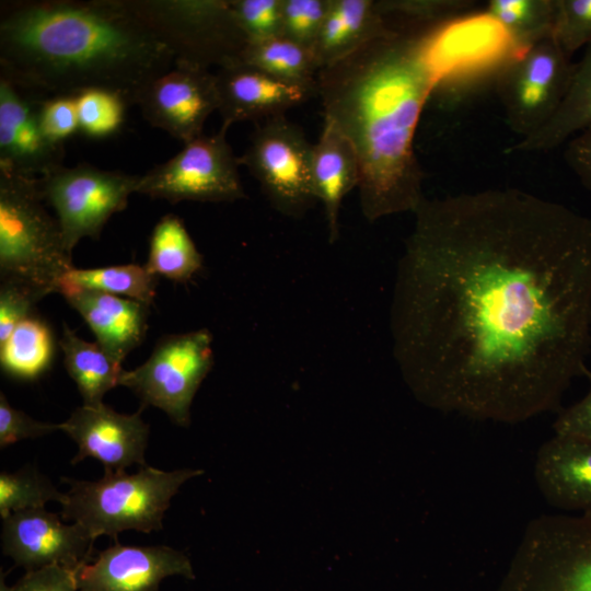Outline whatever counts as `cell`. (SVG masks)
Here are the masks:
<instances>
[{"label": "cell", "instance_id": "6da1fadb", "mask_svg": "<svg viewBox=\"0 0 591 591\" xmlns=\"http://www.w3.org/2000/svg\"><path fill=\"white\" fill-rule=\"evenodd\" d=\"M399 260L393 349L425 405L519 424L591 374V219L519 188L425 198Z\"/></svg>", "mask_w": 591, "mask_h": 591}, {"label": "cell", "instance_id": "7a4b0ae2", "mask_svg": "<svg viewBox=\"0 0 591 591\" xmlns=\"http://www.w3.org/2000/svg\"><path fill=\"white\" fill-rule=\"evenodd\" d=\"M389 21L385 34L321 69L316 78L323 116L356 149L360 207L370 222L414 213L426 198L414 140L439 81L433 37L442 25Z\"/></svg>", "mask_w": 591, "mask_h": 591}, {"label": "cell", "instance_id": "3957f363", "mask_svg": "<svg viewBox=\"0 0 591 591\" xmlns=\"http://www.w3.org/2000/svg\"><path fill=\"white\" fill-rule=\"evenodd\" d=\"M174 66L121 0H18L0 9V76L40 97L102 89L138 105Z\"/></svg>", "mask_w": 591, "mask_h": 591}, {"label": "cell", "instance_id": "277c9868", "mask_svg": "<svg viewBox=\"0 0 591 591\" xmlns=\"http://www.w3.org/2000/svg\"><path fill=\"white\" fill-rule=\"evenodd\" d=\"M38 178L0 171V277L40 298L58 292L73 267L57 218L44 207Z\"/></svg>", "mask_w": 591, "mask_h": 591}, {"label": "cell", "instance_id": "5b68a950", "mask_svg": "<svg viewBox=\"0 0 591 591\" xmlns=\"http://www.w3.org/2000/svg\"><path fill=\"white\" fill-rule=\"evenodd\" d=\"M202 474L198 470L161 471L143 466L135 474L105 470L97 480L63 478L70 485L62 506V520H71L95 541L107 535L117 541L126 530L160 531L164 512L179 487Z\"/></svg>", "mask_w": 591, "mask_h": 591}, {"label": "cell", "instance_id": "8992f818", "mask_svg": "<svg viewBox=\"0 0 591 591\" xmlns=\"http://www.w3.org/2000/svg\"><path fill=\"white\" fill-rule=\"evenodd\" d=\"M173 55L202 69L239 61L248 43L229 0H121Z\"/></svg>", "mask_w": 591, "mask_h": 591}, {"label": "cell", "instance_id": "52a82bcc", "mask_svg": "<svg viewBox=\"0 0 591 591\" xmlns=\"http://www.w3.org/2000/svg\"><path fill=\"white\" fill-rule=\"evenodd\" d=\"M498 591H591V514L532 519Z\"/></svg>", "mask_w": 591, "mask_h": 591}, {"label": "cell", "instance_id": "ba28073f", "mask_svg": "<svg viewBox=\"0 0 591 591\" xmlns=\"http://www.w3.org/2000/svg\"><path fill=\"white\" fill-rule=\"evenodd\" d=\"M211 344L207 329L165 335L141 366L123 371L119 385L131 390L143 406H154L187 427L193 398L213 363Z\"/></svg>", "mask_w": 591, "mask_h": 591}, {"label": "cell", "instance_id": "9c48e42d", "mask_svg": "<svg viewBox=\"0 0 591 591\" xmlns=\"http://www.w3.org/2000/svg\"><path fill=\"white\" fill-rule=\"evenodd\" d=\"M312 150L303 130L282 115L257 124L239 163L258 182L277 211L299 218L317 200Z\"/></svg>", "mask_w": 591, "mask_h": 591}, {"label": "cell", "instance_id": "30bf717a", "mask_svg": "<svg viewBox=\"0 0 591 591\" xmlns=\"http://www.w3.org/2000/svg\"><path fill=\"white\" fill-rule=\"evenodd\" d=\"M228 127L186 143L169 161L140 176L137 193L153 199L231 202L246 197L239 158L227 140Z\"/></svg>", "mask_w": 591, "mask_h": 591}, {"label": "cell", "instance_id": "8fae6325", "mask_svg": "<svg viewBox=\"0 0 591 591\" xmlns=\"http://www.w3.org/2000/svg\"><path fill=\"white\" fill-rule=\"evenodd\" d=\"M140 175L65 165L38 178L45 202L56 212L67 252L83 237L97 240L108 219L123 211L137 193Z\"/></svg>", "mask_w": 591, "mask_h": 591}, {"label": "cell", "instance_id": "7c38bea8", "mask_svg": "<svg viewBox=\"0 0 591 591\" xmlns=\"http://www.w3.org/2000/svg\"><path fill=\"white\" fill-rule=\"evenodd\" d=\"M575 62L551 36L514 55L496 92L509 128L525 138L541 129L564 101Z\"/></svg>", "mask_w": 591, "mask_h": 591}, {"label": "cell", "instance_id": "4fadbf2b", "mask_svg": "<svg viewBox=\"0 0 591 591\" xmlns=\"http://www.w3.org/2000/svg\"><path fill=\"white\" fill-rule=\"evenodd\" d=\"M138 105L152 126L186 143L204 135L207 118L219 109L216 74L174 63L148 85Z\"/></svg>", "mask_w": 591, "mask_h": 591}, {"label": "cell", "instance_id": "5bb4252c", "mask_svg": "<svg viewBox=\"0 0 591 591\" xmlns=\"http://www.w3.org/2000/svg\"><path fill=\"white\" fill-rule=\"evenodd\" d=\"M1 544L3 554L26 571L53 565L77 569L94 556V540L84 528L62 523L45 508L4 518Z\"/></svg>", "mask_w": 591, "mask_h": 591}, {"label": "cell", "instance_id": "9a60e30c", "mask_svg": "<svg viewBox=\"0 0 591 591\" xmlns=\"http://www.w3.org/2000/svg\"><path fill=\"white\" fill-rule=\"evenodd\" d=\"M43 100L0 76L1 172L40 178L63 165V144L50 141L40 125Z\"/></svg>", "mask_w": 591, "mask_h": 591}, {"label": "cell", "instance_id": "2e32d148", "mask_svg": "<svg viewBox=\"0 0 591 591\" xmlns=\"http://www.w3.org/2000/svg\"><path fill=\"white\" fill-rule=\"evenodd\" d=\"M76 578L80 591H159L171 576L194 579L188 557L172 547L114 545L80 565Z\"/></svg>", "mask_w": 591, "mask_h": 591}, {"label": "cell", "instance_id": "e0dca14e", "mask_svg": "<svg viewBox=\"0 0 591 591\" xmlns=\"http://www.w3.org/2000/svg\"><path fill=\"white\" fill-rule=\"evenodd\" d=\"M141 410L119 414L103 403L76 408L66 421L59 424V429L79 448L71 463L93 457L105 470L112 471H125L134 464L147 466L144 452L149 426L142 420Z\"/></svg>", "mask_w": 591, "mask_h": 591}, {"label": "cell", "instance_id": "ac0fdd59", "mask_svg": "<svg viewBox=\"0 0 591 591\" xmlns=\"http://www.w3.org/2000/svg\"><path fill=\"white\" fill-rule=\"evenodd\" d=\"M222 125L239 121L260 123L286 115L312 96L317 88L290 83L242 61L228 63L215 73Z\"/></svg>", "mask_w": 591, "mask_h": 591}, {"label": "cell", "instance_id": "d6986e66", "mask_svg": "<svg viewBox=\"0 0 591 591\" xmlns=\"http://www.w3.org/2000/svg\"><path fill=\"white\" fill-rule=\"evenodd\" d=\"M534 479L548 505L591 514V441L554 434L537 450Z\"/></svg>", "mask_w": 591, "mask_h": 591}, {"label": "cell", "instance_id": "ffe728a7", "mask_svg": "<svg viewBox=\"0 0 591 591\" xmlns=\"http://www.w3.org/2000/svg\"><path fill=\"white\" fill-rule=\"evenodd\" d=\"M59 293L82 316L97 345L116 363L121 364L144 339L149 304L92 290L69 288Z\"/></svg>", "mask_w": 591, "mask_h": 591}, {"label": "cell", "instance_id": "44dd1931", "mask_svg": "<svg viewBox=\"0 0 591 591\" xmlns=\"http://www.w3.org/2000/svg\"><path fill=\"white\" fill-rule=\"evenodd\" d=\"M312 181L315 197L325 210L328 240L339 237V211L344 197L360 182L355 147L343 131L324 117L321 135L312 150Z\"/></svg>", "mask_w": 591, "mask_h": 591}, {"label": "cell", "instance_id": "7402d4cb", "mask_svg": "<svg viewBox=\"0 0 591 591\" xmlns=\"http://www.w3.org/2000/svg\"><path fill=\"white\" fill-rule=\"evenodd\" d=\"M389 28L390 21L378 0H331L312 49L318 71L385 34Z\"/></svg>", "mask_w": 591, "mask_h": 591}, {"label": "cell", "instance_id": "603a6c76", "mask_svg": "<svg viewBox=\"0 0 591 591\" xmlns=\"http://www.w3.org/2000/svg\"><path fill=\"white\" fill-rule=\"evenodd\" d=\"M591 125V46L576 62L570 85L555 115L534 134L519 139L509 152L554 150Z\"/></svg>", "mask_w": 591, "mask_h": 591}, {"label": "cell", "instance_id": "cb8c5ba5", "mask_svg": "<svg viewBox=\"0 0 591 591\" xmlns=\"http://www.w3.org/2000/svg\"><path fill=\"white\" fill-rule=\"evenodd\" d=\"M59 347L63 354L65 368L74 381L85 406H97L104 395L119 385L124 371L121 364L111 359L97 343L79 337L63 324Z\"/></svg>", "mask_w": 591, "mask_h": 591}, {"label": "cell", "instance_id": "d4e9b609", "mask_svg": "<svg viewBox=\"0 0 591 591\" xmlns=\"http://www.w3.org/2000/svg\"><path fill=\"white\" fill-rule=\"evenodd\" d=\"M144 267L157 277L181 283L189 281L202 268V256L181 218L169 213L157 222Z\"/></svg>", "mask_w": 591, "mask_h": 591}, {"label": "cell", "instance_id": "484cf974", "mask_svg": "<svg viewBox=\"0 0 591 591\" xmlns=\"http://www.w3.org/2000/svg\"><path fill=\"white\" fill-rule=\"evenodd\" d=\"M55 339L48 323L37 313L22 321L0 345L2 371L12 379L34 381L51 367Z\"/></svg>", "mask_w": 591, "mask_h": 591}, {"label": "cell", "instance_id": "4316f807", "mask_svg": "<svg viewBox=\"0 0 591 591\" xmlns=\"http://www.w3.org/2000/svg\"><path fill=\"white\" fill-rule=\"evenodd\" d=\"M483 14L507 35L517 53L552 36L556 0H489Z\"/></svg>", "mask_w": 591, "mask_h": 591}, {"label": "cell", "instance_id": "83f0119b", "mask_svg": "<svg viewBox=\"0 0 591 591\" xmlns=\"http://www.w3.org/2000/svg\"><path fill=\"white\" fill-rule=\"evenodd\" d=\"M158 277L137 264L97 268L72 267L61 279L58 293L63 289L104 292L152 304L157 294Z\"/></svg>", "mask_w": 591, "mask_h": 591}, {"label": "cell", "instance_id": "f1b7e54d", "mask_svg": "<svg viewBox=\"0 0 591 591\" xmlns=\"http://www.w3.org/2000/svg\"><path fill=\"white\" fill-rule=\"evenodd\" d=\"M240 61L290 83L316 86L312 50L283 36L248 42Z\"/></svg>", "mask_w": 591, "mask_h": 591}, {"label": "cell", "instance_id": "f546056e", "mask_svg": "<svg viewBox=\"0 0 591 591\" xmlns=\"http://www.w3.org/2000/svg\"><path fill=\"white\" fill-rule=\"evenodd\" d=\"M48 501L63 505L66 494L33 467H25L15 473L0 474V514L2 519L12 513L44 508Z\"/></svg>", "mask_w": 591, "mask_h": 591}, {"label": "cell", "instance_id": "4dcf8cb0", "mask_svg": "<svg viewBox=\"0 0 591 591\" xmlns=\"http://www.w3.org/2000/svg\"><path fill=\"white\" fill-rule=\"evenodd\" d=\"M76 96L79 131L92 139L115 135L121 127L128 106L117 93L102 90H85Z\"/></svg>", "mask_w": 591, "mask_h": 591}, {"label": "cell", "instance_id": "1f68e13d", "mask_svg": "<svg viewBox=\"0 0 591 591\" xmlns=\"http://www.w3.org/2000/svg\"><path fill=\"white\" fill-rule=\"evenodd\" d=\"M385 16L422 25H443L470 15L471 0H378Z\"/></svg>", "mask_w": 591, "mask_h": 591}, {"label": "cell", "instance_id": "d6a6232c", "mask_svg": "<svg viewBox=\"0 0 591 591\" xmlns=\"http://www.w3.org/2000/svg\"><path fill=\"white\" fill-rule=\"evenodd\" d=\"M552 37L570 58L591 46V0H556Z\"/></svg>", "mask_w": 591, "mask_h": 591}, {"label": "cell", "instance_id": "836d02e7", "mask_svg": "<svg viewBox=\"0 0 591 591\" xmlns=\"http://www.w3.org/2000/svg\"><path fill=\"white\" fill-rule=\"evenodd\" d=\"M331 0H282L281 36L312 50Z\"/></svg>", "mask_w": 591, "mask_h": 591}, {"label": "cell", "instance_id": "e575fe53", "mask_svg": "<svg viewBox=\"0 0 591 591\" xmlns=\"http://www.w3.org/2000/svg\"><path fill=\"white\" fill-rule=\"evenodd\" d=\"M235 19L248 42L282 33V0H229Z\"/></svg>", "mask_w": 591, "mask_h": 591}, {"label": "cell", "instance_id": "d590c367", "mask_svg": "<svg viewBox=\"0 0 591 591\" xmlns=\"http://www.w3.org/2000/svg\"><path fill=\"white\" fill-rule=\"evenodd\" d=\"M39 120L47 138L57 143L79 131L76 96H54L44 99L39 107Z\"/></svg>", "mask_w": 591, "mask_h": 591}, {"label": "cell", "instance_id": "8d00e7d4", "mask_svg": "<svg viewBox=\"0 0 591 591\" xmlns=\"http://www.w3.org/2000/svg\"><path fill=\"white\" fill-rule=\"evenodd\" d=\"M42 298L19 283H0V345L25 318L35 314V305Z\"/></svg>", "mask_w": 591, "mask_h": 591}, {"label": "cell", "instance_id": "74e56055", "mask_svg": "<svg viewBox=\"0 0 591 591\" xmlns=\"http://www.w3.org/2000/svg\"><path fill=\"white\" fill-rule=\"evenodd\" d=\"M59 429V424L38 421L12 407L0 393V447L1 449L24 439H35Z\"/></svg>", "mask_w": 591, "mask_h": 591}, {"label": "cell", "instance_id": "f35d334b", "mask_svg": "<svg viewBox=\"0 0 591 591\" xmlns=\"http://www.w3.org/2000/svg\"><path fill=\"white\" fill-rule=\"evenodd\" d=\"M0 591H80L74 569L59 565L26 571L12 587L1 577Z\"/></svg>", "mask_w": 591, "mask_h": 591}, {"label": "cell", "instance_id": "ab89813d", "mask_svg": "<svg viewBox=\"0 0 591 591\" xmlns=\"http://www.w3.org/2000/svg\"><path fill=\"white\" fill-rule=\"evenodd\" d=\"M553 430L556 436L591 441V387L580 401L559 412Z\"/></svg>", "mask_w": 591, "mask_h": 591}, {"label": "cell", "instance_id": "60d3db41", "mask_svg": "<svg viewBox=\"0 0 591 591\" xmlns=\"http://www.w3.org/2000/svg\"><path fill=\"white\" fill-rule=\"evenodd\" d=\"M564 158L581 184L591 190V125L566 142Z\"/></svg>", "mask_w": 591, "mask_h": 591}]
</instances>
